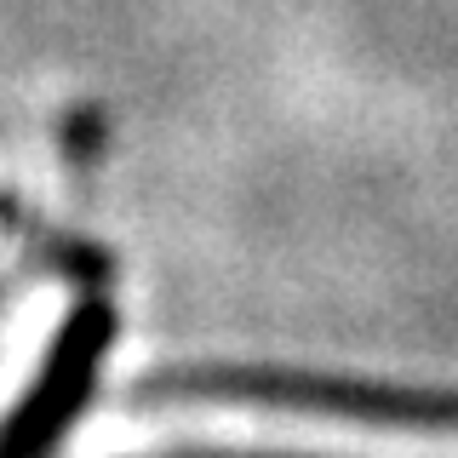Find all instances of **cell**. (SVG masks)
<instances>
[{
    "instance_id": "obj_1",
    "label": "cell",
    "mask_w": 458,
    "mask_h": 458,
    "mask_svg": "<svg viewBox=\"0 0 458 458\" xmlns=\"http://www.w3.org/2000/svg\"><path fill=\"white\" fill-rule=\"evenodd\" d=\"M126 401H138V407L247 401V407H281V412H310V419H350V424H378V429H436V436H458V390L338 378V372L264 367V361L155 367V372L126 384Z\"/></svg>"
},
{
    "instance_id": "obj_2",
    "label": "cell",
    "mask_w": 458,
    "mask_h": 458,
    "mask_svg": "<svg viewBox=\"0 0 458 458\" xmlns=\"http://www.w3.org/2000/svg\"><path fill=\"white\" fill-rule=\"evenodd\" d=\"M109 350H114V310L104 298H81L52 333L18 407L0 424V458H57L69 429L81 424L86 401L98 395Z\"/></svg>"
},
{
    "instance_id": "obj_3",
    "label": "cell",
    "mask_w": 458,
    "mask_h": 458,
    "mask_svg": "<svg viewBox=\"0 0 458 458\" xmlns=\"http://www.w3.org/2000/svg\"><path fill=\"white\" fill-rule=\"evenodd\" d=\"M143 458H315V453H258V447H166Z\"/></svg>"
}]
</instances>
